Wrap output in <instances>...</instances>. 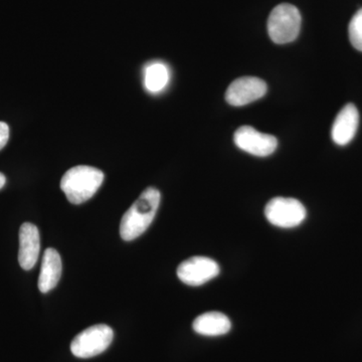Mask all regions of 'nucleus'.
Returning a JSON list of instances; mask_svg holds the SVG:
<instances>
[{"label": "nucleus", "instance_id": "obj_1", "mask_svg": "<svg viewBox=\"0 0 362 362\" xmlns=\"http://www.w3.org/2000/svg\"><path fill=\"white\" fill-rule=\"evenodd\" d=\"M160 199V192L154 187L146 188L140 194L121 220L120 235L124 240L130 242L146 232L156 218Z\"/></svg>", "mask_w": 362, "mask_h": 362}, {"label": "nucleus", "instance_id": "obj_2", "mask_svg": "<svg viewBox=\"0 0 362 362\" xmlns=\"http://www.w3.org/2000/svg\"><path fill=\"white\" fill-rule=\"evenodd\" d=\"M104 181V173L92 166L78 165L69 169L61 180V188L68 201L81 204L92 199Z\"/></svg>", "mask_w": 362, "mask_h": 362}, {"label": "nucleus", "instance_id": "obj_3", "mask_svg": "<svg viewBox=\"0 0 362 362\" xmlns=\"http://www.w3.org/2000/svg\"><path fill=\"white\" fill-rule=\"evenodd\" d=\"M301 23V14L296 6L289 4H279L269 16V35L275 44H289L299 35Z\"/></svg>", "mask_w": 362, "mask_h": 362}, {"label": "nucleus", "instance_id": "obj_4", "mask_svg": "<svg viewBox=\"0 0 362 362\" xmlns=\"http://www.w3.org/2000/svg\"><path fill=\"white\" fill-rule=\"evenodd\" d=\"M114 332L105 324L90 326L74 338L71 343V351L78 358H90L99 356L110 346Z\"/></svg>", "mask_w": 362, "mask_h": 362}, {"label": "nucleus", "instance_id": "obj_5", "mask_svg": "<svg viewBox=\"0 0 362 362\" xmlns=\"http://www.w3.org/2000/svg\"><path fill=\"white\" fill-rule=\"evenodd\" d=\"M306 209L292 197H275L267 204L265 216L271 225L292 228L301 225L306 218Z\"/></svg>", "mask_w": 362, "mask_h": 362}, {"label": "nucleus", "instance_id": "obj_6", "mask_svg": "<svg viewBox=\"0 0 362 362\" xmlns=\"http://www.w3.org/2000/svg\"><path fill=\"white\" fill-rule=\"evenodd\" d=\"M233 141L243 151L258 157L271 156L278 147L275 136L259 132L251 126H242L235 131Z\"/></svg>", "mask_w": 362, "mask_h": 362}, {"label": "nucleus", "instance_id": "obj_7", "mask_svg": "<svg viewBox=\"0 0 362 362\" xmlns=\"http://www.w3.org/2000/svg\"><path fill=\"white\" fill-rule=\"evenodd\" d=\"M220 266L214 259L207 257H192L185 259L177 268L181 282L188 286H201L218 277Z\"/></svg>", "mask_w": 362, "mask_h": 362}, {"label": "nucleus", "instance_id": "obj_8", "mask_svg": "<svg viewBox=\"0 0 362 362\" xmlns=\"http://www.w3.org/2000/svg\"><path fill=\"white\" fill-rule=\"evenodd\" d=\"M267 90V84L262 78H239L228 86L226 92V100L232 106H246L265 96Z\"/></svg>", "mask_w": 362, "mask_h": 362}, {"label": "nucleus", "instance_id": "obj_9", "mask_svg": "<svg viewBox=\"0 0 362 362\" xmlns=\"http://www.w3.org/2000/svg\"><path fill=\"white\" fill-rule=\"evenodd\" d=\"M359 124L358 110L354 104H347L340 110L331 129V137L335 144L344 146L354 139Z\"/></svg>", "mask_w": 362, "mask_h": 362}, {"label": "nucleus", "instance_id": "obj_10", "mask_svg": "<svg viewBox=\"0 0 362 362\" xmlns=\"http://www.w3.org/2000/svg\"><path fill=\"white\" fill-rule=\"evenodd\" d=\"M40 251L39 230L33 223H23L20 230V251H18V262L23 270H32L39 259Z\"/></svg>", "mask_w": 362, "mask_h": 362}, {"label": "nucleus", "instance_id": "obj_11", "mask_svg": "<svg viewBox=\"0 0 362 362\" xmlns=\"http://www.w3.org/2000/svg\"><path fill=\"white\" fill-rule=\"evenodd\" d=\"M62 270L63 265L58 251L52 247L45 250L39 277L40 291L47 293L54 289L61 279Z\"/></svg>", "mask_w": 362, "mask_h": 362}, {"label": "nucleus", "instance_id": "obj_12", "mask_svg": "<svg viewBox=\"0 0 362 362\" xmlns=\"http://www.w3.org/2000/svg\"><path fill=\"white\" fill-rule=\"evenodd\" d=\"M192 328L197 334L204 337H221L230 332L232 323L228 317L221 312H206L195 318Z\"/></svg>", "mask_w": 362, "mask_h": 362}, {"label": "nucleus", "instance_id": "obj_13", "mask_svg": "<svg viewBox=\"0 0 362 362\" xmlns=\"http://www.w3.org/2000/svg\"><path fill=\"white\" fill-rule=\"evenodd\" d=\"M170 73L168 66L162 63L150 64L144 71V85L151 93H159L168 85Z\"/></svg>", "mask_w": 362, "mask_h": 362}, {"label": "nucleus", "instance_id": "obj_14", "mask_svg": "<svg viewBox=\"0 0 362 362\" xmlns=\"http://www.w3.org/2000/svg\"><path fill=\"white\" fill-rule=\"evenodd\" d=\"M349 40L354 49L362 52V8L359 9L350 21Z\"/></svg>", "mask_w": 362, "mask_h": 362}, {"label": "nucleus", "instance_id": "obj_15", "mask_svg": "<svg viewBox=\"0 0 362 362\" xmlns=\"http://www.w3.org/2000/svg\"><path fill=\"white\" fill-rule=\"evenodd\" d=\"M9 127L6 122H0V150L4 149L8 142Z\"/></svg>", "mask_w": 362, "mask_h": 362}, {"label": "nucleus", "instance_id": "obj_16", "mask_svg": "<svg viewBox=\"0 0 362 362\" xmlns=\"http://www.w3.org/2000/svg\"><path fill=\"white\" fill-rule=\"evenodd\" d=\"M6 178L4 173H0V189L6 185Z\"/></svg>", "mask_w": 362, "mask_h": 362}]
</instances>
